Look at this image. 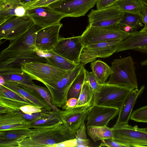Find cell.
<instances>
[{"label":"cell","instance_id":"obj_1","mask_svg":"<svg viewBox=\"0 0 147 147\" xmlns=\"http://www.w3.org/2000/svg\"><path fill=\"white\" fill-rule=\"evenodd\" d=\"M40 28L34 23L25 32L9 40L8 46L0 53V71L21 69V64L24 63L47 62L36 46L37 32Z\"/></svg>","mask_w":147,"mask_h":147},{"label":"cell","instance_id":"obj_2","mask_svg":"<svg viewBox=\"0 0 147 147\" xmlns=\"http://www.w3.org/2000/svg\"><path fill=\"white\" fill-rule=\"evenodd\" d=\"M24 135L9 142L11 147H52L64 141L76 138V133L62 119L56 122L34 126Z\"/></svg>","mask_w":147,"mask_h":147},{"label":"cell","instance_id":"obj_3","mask_svg":"<svg viewBox=\"0 0 147 147\" xmlns=\"http://www.w3.org/2000/svg\"><path fill=\"white\" fill-rule=\"evenodd\" d=\"M111 68L112 73L107 84L132 90L138 88L134 62L131 57L114 60Z\"/></svg>","mask_w":147,"mask_h":147},{"label":"cell","instance_id":"obj_4","mask_svg":"<svg viewBox=\"0 0 147 147\" xmlns=\"http://www.w3.org/2000/svg\"><path fill=\"white\" fill-rule=\"evenodd\" d=\"M130 32H125L116 25L95 27L89 24L81 35L83 46L101 42L120 40L128 37Z\"/></svg>","mask_w":147,"mask_h":147},{"label":"cell","instance_id":"obj_5","mask_svg":"<svg viewBox=\"0 0 147 147\" xmlns=\"http://www.w3.org/2000/svg\"><path fill=\"white\" fill-rule=\"evenodd\" d=\"M113 139L127 147L147 146V127L126 124L111 127Z\"/></svg>","mask_w":147,"mask_h":147},{"label":"cell","instance_id":"obj_6","mask_svg":"<svg viewBox=\"0 0 147 147\" xmlns=\"http://www.w3.org/2000/svg\"><path fill=\"white\" fill-rule=\"evenodd\" d=\"M21 69L33 80L45 85L54 83L69 71L51 65L47 63L32 62L21 64Z\"/></svg>","mask_w":147,"mask_h":147},{"label":"cell","instance_id":"obj_7","mask_svg":"<svg viewBox=\"0 0 147 147\" xmlns=\"http://www.w3.org/2000/svg\"><path fill=\"white\" fill-rule=\"evenodd\" d=\"M132 90L106 83L100 84L98 92L94 95V104L119 109L125 98Z\"/></svg>","mask_w":147,"mask_h":147},{"label":"cell","instance_id":"obj_8","mask_svg":"<svg viewBox=\"0 0 147 147\" xmlns=\"http://www.w3.org/2000/svg\"><path fill=\"white\" fill-rule=\"evenodd\" d=\"M97 0H59L48 6L65 17H79L85 16Z\"/></svg>","mask_w":147,"mask_h":147},{"label":"cell","instance_id":"obj_9","mask_svg":"<svg viewBox=\"0 0 147 147\" xmlns=\"http://www.w3.org/2000/svg\"><path fill=\"white\" fill-rule=\"evenodd\" d=\"M120 40L94 43L83 47L80 57V61L86 64L93 61L97 58H106L116 52Z\"/></svg>","mask_w":147,"mask_h":147},{"label":"cell","instance_id":"obj_10","mask_svg":"<svg viewBox=\"0 0 147 147\" xmlns=\"http://www.w3.org/2000/svg\"><path fill=\"white\" fill-rule=\"evenodd\" d=\"M83 47L81 36L67 38L59 37L53 51L68 60L78 65L80 63V57Z\"/></svg>","mask_w":147,"mask_h":147},{"label":"cell","instance_id":"obj_11","mask_svg":"<svg viewBox=\"0 0 147 147\" xmlns=\"http://www.w3.org/2000/svg\"><path fill=\"white\" fill-rule=\"evenodd\" d=\"M26 16L41 28L60 23L61 20L65 18L48 5L27 9Z\"/></svg>","mask_w":147,"mask_h":147},{"label":"cell","instance_id":"obj_12","mask_svg":"<svg viewBox=\"0 0 147 147\" xmlns=\"http://www.w3.org/2000/svg\"><path fill=\"white\" fill-rule=\"evenodd\" d=\"M124 13L114 5L101 9H92L88 15L89 24L95 27H104L117 25Z\"/></svg>","mask_w":147,"mask_h":147},{"label":"cell","instance_id":"obj_13","mask_svg":"<svg viewBox=\"0 0 147 147\" xmlns=\"http://www.w3.org/2000/svg\"><path fill=\"white\" fill-rule=\"evenodd\" d=\"M34 24L26 16L11 18L0 25V40H13L26 31Z\"/></svg>","mask_w":147,"mask_h":147},{"label":"cell","instance_id":"obj_14","mask_svg":"<svg viewBox=\"0 0 147 147\" xmlns=\"http://www.w3.org/2000/svg\"><path fill=\"white\" fill-rule=\"evenodd\" d=\"M62 26L63 24L59 23L40 28L36 38L37 49L42 52L53 50L58 41L59 31Z\"/></svg>","mask_w":147,"mask_h":147},{"label":"cell","instance_id":"obj_15","mask_svg":"<svg viewBox=\"0 0 147 147\" xmlns=\"http://www.w3.org/2000/svg\"><path fill=\"white\" fill-rule=\"evenodd\" d=\"M117 107L94 105L86 119V127L93 126H107L118 115Z\"/></svg>","mask_w":147,"mask_h":147},{"label":"cell","instance_id":"obj_16","mask_svg":"<svg viewBox=\"0 0 147 147\" xmlns=\"http://www.w3.org/2000/svg\"><path fill=\"white\" fill-rule=\"evenodd\" d=\"M94 105L88 104L79 107L60 110L62 119L72 131L77 132L85 123L88 114Z\"/></svg>","mask_w":147,"mask_h":147},{"label":"cell","instance_id":"obj_17","mask_svg":"<svg viewBox=\"0 0 147 147\" xmlns=\"http://www.w3.org/2000/svg\"><path fill=\"white\" fill-rule=\"evenodd\" d=\"M10 90L26 98L42 111H51L49 105L35 90L26 87L20 83L5 82L3 85Z\"/></svg>","mask_w":147,"mask_h":147},{"label":"cell","instance_id":"obj_18","mask_svg":"<svg viewBox=\"0 0 147 147\" xmlns=\"http://www.w3.org/2000/svg\"><path fill=\"white\" fill-rule=\"evenodd\" d=\"M144 89V85H142L140 89L132 90L128 94L119 108L118 116L114 126L128 123L137 99L142 93Z\"/></svg>","mask_w":147,"mask_h":147},{"label":"cell","instance_id":"obj_19","mask_svg":"<svg viewBox=\"0 0 147 147\" xmlns=\"http://www.w3.org/2000/svg\"><path fill=\"white\" fill-rule=\"evenodd\" d=\"M26 10L20 0H0V25L12 17L26 16Z\"/></svg>","mask_w":147,"mask_h":147},{"label":"cell","instance_id":"obj_20","mask_svg":"<svg viewBox=\"0 0 147 147\" xmlns=\"http://www.w3.org/2000/svg\"><path fill=\"white\" fill-rule=\"evenodd\" d=\"M129 50L147 51V33L135 31L118 45L116 52Z\"/></svg>","mask_w":147,"mask_h":147},{"label":"cell","instance_id":"obj_21","mask_svg":"<svg viewBox=\"0 0 147 147\" xmlns=\"http://www.w3.org/2000/svg\"><path fill=\"white\" fill-rule=\"evenodd\" d=\"M42 53L47 61V63L65 71H70L79 65L74 63L58 55L53 50Z\"/></svg>","mask_w":147,"mask_h":147},{"label":"cell","instance_id":"obj_22","mask_svg":"<svg viewBox=\"0 0 147 147\" xmlns=\"http://www.w3.org/2000/svg\"><path fill=\"white\" fill-rule=\"evenodd\" d=\"M0 75L5 82L32 84L33 79L22 69H11L0 71Z\"/></svg>","mask_w":147,"mask_h":147},{"label":"cell","instance_id":"obj_23","mask_svg":"<svg viewBox=\"0 0 147 147\" xmlns=\"http://www.w3.org/2000/svg\"><path fill=\"white\" fill-rule=\"evenodd\" d=\"M90 67L100 84L106 83V81L112 73L111 67L102 61L98 60L91 63Z\"/></svg>","mask_w":147,"mask_h":147},{"label":"cell","instance_id":"obj_24","mask_svg":"<svg viewBox=\"0 0 147 147\" xmlns=\"http://www.w3.org/2000/svg\"><path fill=\"white\" fill-rule=\"evenodd\" d=\"M21 111H15L1 114L0 126H11L19 124L32 123V120H28L24 117Z\"/></svg>","mask_w":147,"mask_h":147},{"label":"cell","instance_id":"obj_25","mask_svg":"<svg viewBox=\"0 0 147 147\" xmlns=\"http://www.w3.org/2000/svg\"><path fill=\"white\" fill-rule=\"evenodd\" d=\"M86 131L88 135L95 142L113 138L111 128L106 125L89 126L87 127Z\"/></svg>","mask_w":147,"mask_h":147},{"label":"cell","instance_id":"obj_26","mask_svg":"<svg viewBox=\"0 0 147 147\" xmlns=\"http://www.w3.org/2000/svg\"><path fill=\"white\" fill-rule=\"evenodd\" d=\"M113 5L122 13L141 14L142 5L136 0H117Z\"/></svg>","mask_w":147,"mask_h":147},{"label":"cell","instance_id":"obj_27","mask_svg":"<svg viewBox=\"0 0 147 147\" xmlns=\"http://www.w3.org/2000/svg\"><path fill=\"white\" fill-rule=\"evenodd\" d=\"M0 94V114L20 111L21 107L30 105L27 102L7 98L1 93Z\"/></svg>","mask_w":147,"mask_h":147},{"label":"cell","instance_id":"obj_28","mask_svg":"<svg viewBox=\"0 0 147 147\" xmlns=\"http://www.w3.org/2000/svg\"><path fill=\"white\" fill-rule=\"evenodd\" d=\"M142 23L141 15L124 13L121 19L116 25L122 30L125 26L128 25L136 30L140 27L143 26Z\"/></svg>","mask_w":147,"mask_h":147},{"label":"cell","instance_id":"obj_29","mask_svg":"<svg viewBox=\"0 0 147 147\" xmlns=\"http://www.w3.org/2000/svg\"><path fill=\"white\" fill-rule=\"evenodd\" d=\"M86 70L83 66L73 81L68 93L67 100L71 98H78L84 81Z\"/></svg>","mask_w":147,"mask_h":147},{"label":"cell","instance_id":"obj_30","mask_svg":"<svg viewBox=\"0 0 147 147\" xmlns=\"http://www.w3.org/2000/svg\"><path fill=\"white\" fill-rule=\"evenodd\" d=\"M94 93L88 82L85 79L82 89L75 106L79 107L86 105L94 104Z\"/></svg>","mask_w":147,"mask_h":147},{"label":"cell","instance_id":"obj_31","mask_svg":"<svg viewBox=\"0 0 147 147\" xmlns=\"http://www.w3.org/2000/svg\"><path fill=\"white\" fill-rule=\"evenodd\" d=\"M20 84L26 87L32 89L36 91L49 105L53 111L58 112L60 110L58 109L56 106L54 105L51 102V95L47 88L37 86L34 84L29 85Z\"/></svg>","mask_w":147,"mask_h":147},{"label":"cell","instance_id":"obj_32","mask_svg":"<svg viewBox=\"0 0 147 147\" xmlns=\"http://www.w3.org/2000/svg\"><path fill=\"white\" fill-rule=\"evenodd\" d=\"M30 129L0 131V141H11L17 139L25 135Z\"/></svg>","mask_w":147,"mask_h":147},{"label":"cell","instance_id":"obj_33","mask_svg":"<svg viewBox=\"0 0 147 147\" xmlns=\"http://www.w3.org/2000/svg\"><path fill=\"white\" fill-rule=\"evenodd\" d=\"M0 93L2 94L7 98L27 102L30 105L35 106L32 102L26 98L10 90L3 85H0Z\"/></svg>","mask_w":147,"mask_h":147},{"label":"cell","instance_id":"obj_34","mask_svg":"<svg viewBox=\"0 0 147 147\" xmlns=\"http://www.w3.org/2000/svg\"><path fill=\"white\" fill-rule=\"evenodd\" d=\"M86 126L85 123L82 125L79 130L76 132V139L77 145L76 147H88L90 142L89 140L87 138L86 133Z\"/></svg>","mask_w":147,"mask_h":147},{"label":"cell","instance_id":"obj_35","mask_svg":"<svg viewBox=\"0 0 147 147\" xmlns=\"http://www.w3.org/2000/svg\"><path fill=\"white\" fill-rule=\"evenodd\" d=\"M130 119L137 122L147 123V105L134 111Z\"/></svg>","mask_w":147,"mask_h":147},{"label":"cell","instance_id":"obj_36","mask_svg":"<svg viewBox=\"0 0 147 147\" xmlns=\"http://www.w3.org/2000/svg\"><path fill=\"white\" fill-rule=\"evenodd\" d=\"M85 79L88 82L92 89L94 95L98 91L100 84L92 72H89L86 69Z\"/></svg>","mask_w":147,"mask_h":147},{"label":"cell","instance_id":"obj_37","mask_svg":"<svg viewBox=\"0 0 147 147\" xmlns=\"http://www.w3.org/2000/svg\"><path fill=\"white\" fill-rule=\"evenodd\" d=\"M99 147H127L125 145L114 140L112 138L106 139L101 141Z\"/></svg>","mask_w":147,"mask_h":147},{"label":"cell","instance_id":"obj_38","mask_svg":"<svg viewBox=\"0 0 147 147\" xmlns=\"http://www.w3.org/2000/svg\"><path fill=\"white\" fill-rule=\"evenodd\" d=\"M59 0H38L31 3L25 5L26 9L36 7L48 6L50 4Z\"/></svg>","mask_w":147,"mask_h":147},{"label":"cell","instance_id":"obj_39","mask_svg":"<svg viewBox=\"0 0 147 147\" xmlns=\"http://www.w3.org/2000/svg\"><path fill=\"white\" fill-rule=\"evenodd\" d=\"M20 109L23 113L30 114L42 111L40 108L31 105H26L22 106L20 108Z\"/></svg>","mask_w":147,"mask_h":147},{"label":"cell","instance_id":"obj_40","mask_svg":"<svg viewBox=\"0 0 147 147\" xmlns=\"http://www.w3.org/2000/svg\"><path fill=\"white\" fill-rule=\"evenodd\" d=\"M142 10L141 14L143 23L144 24V28L140 31L147 33V5L142 4Z\"/></svg>","mask_w":147,"mask_h":147},{"label":"cell","instance_id":"obj_41","mask_svg":"<svg viewBox=\"0 0 147 147\" xmlns=\"http://www.w3.org/2000/svg\"><path fill=\"white\" fill-rule=\"evenodd\" d=\"M117 0H97L96 2L97 9H101L113 5Z\"/></svg>","mask_w":147,"mask_h":147},{"label":"cell","instance_id":"obj_42","mask_svg":"<svg viewBox=\"0 0 147 147\" xmlns=\"http://www.w3.org/2000/svg\"><path fill=\"white\" fill-rule=\"evenodd\" d=\"M77 145V140L76 138L67 140L60 143L56 144L52 147H76Z\"/></svg>","mask_w":147,"mask_h":147},{"label":"cell","instance_id":"obj_43","mask_svg":"<svg viewBox=\"0 0 147 147\" xmlns=\"http://www.w3.org/2000/svg\"><path fill=\"white\" fill-rule=\"evenodd\" d=\"M78 99L75 98H71L67 100L65 105L62 107L65 110L75 107L77 104Z\"/></svg>","mask_w":147,"mask_h":147},{"label":"cell","instance_id":"obj_44","mask_svg":"<svg viewBox=\"0 0 147 147\" xmlns=\"http://www.w3.org/2000/svg\"><path fill=\"white\" fill-rule=\"evenodd\" d=\"M123 30L125 32H129L130 31L133 32V31L134 30L133 27L128 25H126L125 26Z\"/></svg>","mask_w":147,"mask_h":147},{"label":"cell","instance_id":"obj_45","mask_svg":"<svg viewBox=\"0 0 147 147\" xmlns=\"http://www.w3.org/2000/svg\"><path fill=\"white\" fill-rule=\"evenodd\" d=\"M38 0H20L22 3L24 5H26Z\"/></svg>","mask_w":147,"mask_h":147},{"label":"cell","instance_id":"obj_46","mask_svg":"<svg viewBox=\"0 0 147 147\" xmlns=\"http://www.w3.org/2000/svg\"><path fill=\"white\" fill-rule=\"evenodd\" d=\"M142 5L144 4L147 5V0H136Z\"/></svg>","mask_w":147,"mask_h":147},{"label":"cell","instance_id":"obj_47","mask_svg":"<svg viewBox=\"0 0 147 147\" xmlns=\"http://www.w3.org/2000/svg\"><path fill=\"white\" fill-rule=\"evenodd\" d=\"M142 66L147 65V58L141 63Z\"/></svg>","mask_w":147,"mask_h":147},{"label":"cell","instance_id":"obj_48","mask_svg":"<svg viewBox=\"0 0 147 147\" xmlns=\"http://www.w3.org/2000/svg\"></svg>","mask_w":147,"mask_h":147}]
</instances>
